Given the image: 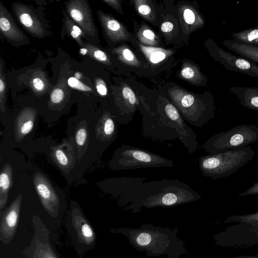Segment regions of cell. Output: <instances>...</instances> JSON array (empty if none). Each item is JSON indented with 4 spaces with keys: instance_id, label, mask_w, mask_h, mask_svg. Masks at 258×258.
<instances>
[{
    "instance_id": "6da1fadb",
    "label": "cell",
    "mask_w": 258,
    "mask_h": 258,
    "mask_svg": "<svg viewBox=\"0 0 258 258\" xmlns=\"http://www.w3.org/2000/svg\"><path fill=\"white\" fill-rule=\"evenodd\" d=\"M201 198L196 191L179 180L164 179L145 182L121 202L125 205L130 203L125 210L137 213L142 207H172L195 202Z\"/></svg>"
},
{
    "instance_id": "7a4b0ae2",
    "label": "cell",
    "mask_w": 258,
    "mask_h": 258,
    "mask_svg": "<svg viewBox=\"0 0 258 258\" xmlns=\"http://www.w3.org/2000/svg\"><path fill=\"white\" fill-rule=\"evenodd\" d=\"M110 231L125 236L133 247L145 251L149 256L166 255L168 258H178L186 252L175 229L146 224L138 228H113Z\"/></svg>"
},
{
    "instance_id": "3957f363",
    "label": "cell",
    "mask_w": 258,
    "mask_h": 258,
    "mask_svg": "<svg viewBox=\"0 0 258 258\" xmlns=\"http://www.w3.org/2000/svg\"><path fill=\"white\" fill-rule=\"evenodd\" d=\"M255 151L250 146L208 154L199 158L202 174L213 180L227 177L253 159Z\"/></svg>"
},
{
    "instance_id": "277c9868",
    "label": "cell",
    "mask_w": 258,
    "mask_h": 258,
    "mask_svg": "<svg viewBox=\"0 0 258 258\" xmlns=\"http://www.w3.org/2000/svg\"><path fill=\"white\" fill-rule=\"evenodd\" d=\"M170 92V97L183 118L192 125L202 127L214 117L215 101L210 92L197 95L177 88Z\"/></svg>"
},
{
    "instance_id": "5b68a950",
    "label": "cell",
    "mask_w": 258,
    "mask_h": 258,
    "mask_svg": "<svg viewBox=\"0 0 258 258\" xmlns=\"http://www.w3.org/2000/svg\"><path fill=\"white\" fill-rule=\"evenodd\" d=\"M171 159L138 147L122 144L116 150L110 163L116 170L146 168L172 167Z\"/></svg>"
},
{
    "instance_id": "8992f818",
    "label": "cell",
    "mask_w": 258,
    "mask_h": 258,
    "mask_svg": "<svg viewBox=\"0 0 258 258\" xmlns=\"http://www.w3.org/2000/svg\"><path fill=\"white\" fill-rule=\"evenodd\" d=\"M258 141V126L238 125L216 134L205 143L203 148L209 154L247 146Z\"/></svg>"
},
{
    "instance_id": "52a82bcc",
    "label": "cell",
    "mask_w": 258,
    "mask_h": 258,
    "mask_svg": "<svg viewBox=\"0 0 258 258\" xmlns=\"http://www.w3.org/2000/svg\"><path fill=\"white\" fill-rule=\"evenodd\" d=\"M66 227L80 257L87 251L95 248L96 235L94 229L78 205H71Z\"/></svg>"
},
{
    "instance_id": "ba28073f",
    "label": "cell",
    "mask_w": 258,
    "mask_h": 258,
    "mask_svg": "<svg viewBox=\"0 0 258 258\" xmlns=\"http://www.w3.org/2000/svg\"><path fill=\"white\" fill-rule=\"evenodd\" d=\"M210 55L226 69L258 78V64L225 51L211 39L205 42Z\"/></svg>"
},
{
    "instance_id": "9c48e42d",
    "label": "cell",
    "mask_w": 258,
    "mask_h": 258,
    "mask_svg": "<svg viewBox=\"0 0 258 258\" xmlns=\"http://www.w3.org/2000/svg\"><path fill=\"white\" fill-rule=\"evenodd\" d=\"M34 234L30 245L23 251L27 258H59L51 245L49 231L40 218H32Z\"/></svg>"
},
{
    "instance_id": "30bf717a",
    "label": "cell",
    "mask_w": 258,
    "mask_h": 258,
    "mask_svg": "<svg viewBox=\"0 0 258 258\" xmlns=\"http://www.w3.org/2000/svg\"><path fill=\"white\" fill-rule=\"evenodd\" d=\"M66 8L70 18L80 27L86 36L94 42H98L97 30L88 2L84 0L70 1L66 4Z\"/></svg>"
},
{
    "instance_id": "8fae6325",
    "label": "cell",
    "mask_w": 258,
    "mask_h": 258,
    "mask_svg": "<svg viewBox=\"0 0 258 258\" xmlns=\"http://www.w3.org/2000/svg\"><path fill=\"white\" fill-rule=\"evenodd\" d=\"M33 183L45 210L51 217H57L60 200L49 181L42 173L36 172L34 176Z\"/></svg>"
},
{
    "instance_id": "7c38bea8",
    "label": "cell",
    "mask_w": 258,
    "mask_h": 258,
    "mask_svg": "<svg viewBox=\"0 0 258 258\" xmlns=\"http://www.w3.org/2000/svg\"><path fill=\"white\" fill-rule=\"evenodd\" d=\"M12 7L16 18L28 33L38 38L45 37L46 31L43 24L29 6L17 2L14 3Z\"/></svg>"
},
{
    "instance_id": "4fadbf2b",
    "label": "cell",
    "mask_w": 258,
    "mask_h": 258,
    "mask_svg": "<svg viewBox=\"0 0 258 258\" xmlns=\"http://www.w3.org/2000/svg\"><path fill=\"white\" fill-rule=\"evenodd\" d=\"M21 202L22 196L20 195L1 214L0 240L5 244H9L15 235Z\"/></svg>"
},
{
    "instance_id": "5bb4252c",
    "label": "cell",
    "mask_w": 258,
    "mask_h": 258,
    "mask_svg": "<svg viewBox=\"0 0 258 258\" xmlns=\"http://www.w3.org/2000/svg\"><path fill=\"white\" fill-rule=\"evenodd\" d=\"M0 33L8 41L15 46L27 44L29 39L20 29L5 6L0 2Z\"/></svg>"
},
{
    "instance_id": "9a60e30c",
    "label": "cell",
    "mask_w": 258,
    "mask_h": 258,
    "mask_svg": "<svg viewBox=\"0 0 258 258\" xmlns=\"http://www.w3.org/2000/svg\"><path fill=\"white\" fill-rule=\"evenodd\" d=\"M103 33L106 38L114 43L131 40V34L111 15L101 10L97 12Z\"/></svg>"
},
{
    "instance_id": "2e32d148",
    "label": "cell",
    "mask_w": 258,
    "mask_h": 258,
    "mask_svg": "<svg viewBox=\"0 0 258 258\" xmlns=\"http://www.w3.org/2000/svg\"><path fill=\"white\" fill-rule=\"evenodd\" d=\"M110 112H105L101 117L96 126V133L100 140L106 144H110L117 136V125Z\"/></svg>"
},
{
    "instance_id": "e0dca14e",
    "label": "cell",
    "mask_w": 258,
    "mask_h": 258,
    "mask_svg": "<svg viewBox=\"0 0 258 258\" xmlns=\"http://www.w3.org/2000/svg\"><path fill=\"white\" fill-rule=\"evenodd\" d=\"M145 178L121 177L113 180L112 191L121 195V201L141 187L145 182Z\"/></svg>"
},
{
    "instance_id": "ac0fdd59",
    "label": "cell",
    "mask_w": 258,
    "mask_h": 258,
    "mask_svg": "<svg viewBox=\"0 0 258 258\" xmlns=\"http://www.w3.org/2000/svg\"><path fill=\"white\" fill-rule=\"evenodd\" d=\"M229 90L237 96L242 106L258 111V87H231Z\"/></svg>"
},
{
    "instance_id": "d6986e66",
    "label": "cell",
    "mask_w": 258,
    "mask_h": 258,
    "mask_svg": "<svg viewBox=\"0 0 258 258\" xmlns=\"http://www.w3.org/2000/svg\"><path fill=\"white\" fill-rule=\"evenodd\" d=\"M36 112L32 108L23 110L18 116L15 124L16 138L21 140L32 130Z\"/></svg>"
},
{
    "instance_id": "ffe728a7",
    "label": "cell",
    "mask_w": 258,
    "mask_h": 258,
    "mask_svg": "<svg viewBox=\"0 0 258 258\" xmlns=\"http://www.w3.org/2000/svg\"><path fill=\"white\" fill-rule=\"evenodd\" d=\"M222 43L227 48L238 55L258 64V46L240 43L229 39L224 40Z\"/></svg>"
},
{
    "instance_id": "44dd1931",
    "label": "cell",
    "mask_w": 258,
    "mask_h": 258,
    "mask_svg": "<svg viewBox=\"0 0 258 258\" xmlns=\"http://www.w3.org/2000/svg\"><path fill=\"white\" fill-rule=\"evenodd\" d=\"M13 182V169L10 164H6L0 174V210L1 214L5 208L10 188Z\"/></svg>"
},
{
    "instance_id": "7402d4cb",
    "label": "cell",
    "mask_w": 258,
    "mask_h": 258,
    "mask_svg": "<svg viewBox=\"0 0 258 258\" xmlns=\"http://www.w3.org/2000/svg\"><path fill=\"white\" fill-rule=\"evenodd\" d=\"M181 16L183 24L191 29L202 28L205 24V20L202 16L196 9L189 6L182 8Z\"/></svg>"
},
{
    "instance_id": "603a6c76",
    "label": "cell",
    "mask_w": 258,
    "mask_h": 258,
    "mask_svg": "<svg viewBox=\"0 0 258 258\" xmlns=\"http://www.w3.org/2000/svg\"><path fill=\"white\" fill-rule=\"evenodd\" d=\"M231 37L232 40L236 42L258 46V26L233 32L231 34Z\"/></svg>"
},
{
    "instance_id": "cb8c5ba5",
    "label": "cell",
    "mask_w": 258,
    "mask_h": 258,
    "mask_svg": "<svg viewBox=\"0 0 258 258\" xmlns=\"http://www.w3.org/2000/svg\"><path fill=\"white\" fill-rule=\"evenodd\" d=\"M180 74L184 80L200 85L205 86L207 82V77L201 73L199 69L191 64L184 66Z\"/></svg>"
},
{
    "instance_id": "d4e9b609",
    "label": "cell",
    "mask_w": 258,
    "mask_h": 258,
    "mask_svg": "<svg viewBox=\"0 0 258 258\" xmlns=\"http://www.w3.org/2000/svg\"><path fill=\"white\" fill-rule=\"evenodd\" d=\"M64 16L63 21L66 32L82 47L85 44L82 37H86V35L70 18L67 17L66 15Z\"/></svg>"
},
{
    "instance_id": "484cf974",
    "label": "cell",
    "mask_w": 258,
    "mask_h": 258,
    "mask_svg": "<svg viewBox=\"0 0 258 258\" xmlns=\"http://www.w3.org/2000/svg\"><path fill=\"white\" fill-rule=\"evenodd\" d=\"M81 53L88 54L90 57L105 64H111L107 54L100 48L90 44H84L80 49Z\"/></svg>"
},
{
    "instance_id": "4316f807",
    "label": "cell",
    "mask_w": 258,
    "mask_h": 258,
    "mask_svg": "<svg viewBox=\"0 0 258 258\" xmlns=\"http://www.w3.org/2000/svg\"><path fill=\"white\" fill-rule=\"evenodd\" d=\"M113 52L124 64L134 67H138L141 64L135 54L128 47L121 46L114 49Z\"/></svg>"
},
{
    "instance_id": "83f0119b",
    "label": "cell",
    "mask_w": 258,
    "mask_h": 258,
    "mask_svg": "<svg viewBox=\"0 0 258 258\" xmlns=\"http://www.w3.org/2000/svg\"><path fill=\"white\" fill-rule=\"evenodd\" d=\"M141 48L147 57V59L154 64L158 63L166 57L165 52L159 48L146 47L142 45H141Z\"/></svg>"
},
{
    "instance_id": "f1b7e54d",
    "label": "cell",
    "mask_w": 258,
    "mask_h": 258,
    "mask_svg": "<svg viewBox=\"0 0 258 258\" xmlns=\"http://www.w3.org/2000/svg\"><path fill=\"white\" fill-rule=\"evenodd\" d=\"M137 35L142 43L148 46H155L158 43L156 34L148 27L141 28L137 32Z\"/></svg>"
},
{
    "instance_id": "f546056e",
    "label": "cell",
    "mask_w": 258,
    "mask_h": 258,
    "mask_svg": "<svg viewBox=\"0 0 258 258\" xmlns=\"http://www.w3.org/2000/svg\"><path fill=\"white\" fill-rule=\"evenodd\" d=\"M135 7L139 14L145 19L150 20L154 16L151 7L146 1H134Z\"/></svg>"
},
{
    "instance_id": "4dcf8cb0",
    "label": "cell",
    "mask_w": 258,
    "mask_h": 258,
    "mask_svg": "<svg viewBox=\"0 0 258 258\" xmlns=\"http://www.w3.org/2000/svg\"><path fill=\"white\" fill-rule=\"evenodd\" d=\"M2 59L0 62V108L2 112L5 111V101L6 94V82L4 74Z\"/></svg>"
},
{
    "instance_id": "1f68e13d",
    "label": "cell",
    "mask_w": 258,
    "mask_h": 258,
    "mask_svg": "<svg viewBox=\"0 0 258 258\" xmlns=\"http://www.w3.org/2000/svg\"><path fill=\"white\" fill-rule=\"evenodd\" d=\"M53 156L56 162L61 167H67L70 164V159L67 154L61 149L54 150Z\"/></svg>"
},
{
    "instance_id": "d6a6232c",
    "label": "cell",
    "mask_w": 258,
    "mask_h": 258,
    "mask_svg": "<svg viewBox=\"0 0 258 258\" xmlns=\"http://www.w3.org/2000/svg\"><path fill=\"white\" fill-rule=\"evenodd\" d=\"M68 85L72 88L84 92H91L92 89L86 84L82 83L77 78L71 77L68 80Z\"/></svg>"
},
{
    "instance_id": "836d02e7",
    "label": "cell",
    "mask_w": 258,
    "mask_h": 258,
    "mask_svg": "<svg viewBox=\"0 0 258 258\" xmlns=\"http://www.w3.org/2000/svg\"><path fill=\"white\" fill-rule=\"evenodd\" d=\"M30 83L33 90L37 93L43 92L46 88L45 82L39 77H33Z\"/></svg>"
},
{
    "instance_id": "e575fe53",
    "label": "cell",
    "mask_w": 258,
    "mask_h": 258,
    "mask_svg": "<svg viewBox=\"0 0 258 258\" xmlns=\"http://www.w3.org/2000/svg\"><path fill=\"white\" fill-rule=\"evenodd\" d=\"M64 97L63 90L60 88H56L51 93L50 101L53 104H59L63 100Z\"/></svg>"
},
{
    "instance_id": "d590c367",
    "label": "cell",
    "mask_w": 258,
    "mask_h": 258,
    "mask_svg": "<svg viewBox=\"0 0 258 258\" xmlns=\"http://www.w3.org/2000/svg\"><path fill=\"white\" fill-rule=\"evenodd\" d=\"M87 137V132L85 128L81 127L76 134V141L77 145L82 146L85 143Z\"/></svg>"
},
{
    "instance_id": "8d00e7d4",
    "label": "cell",
    "mask_w": 258,
    "mask_h": 258,
    "mask_svg": "<svg viewBox=\"0 0 258 258\" xmlns=\"http://www.w3.org/2000/svg\"><path fill=\"white\" fill-rule=\"evenodd\" d=\"M102 2L111 7L121 15H123L121 8V1L117 0H102Z\"/></svg>"
},
{
    "instance_id": "74e56055",
    "label": "cell",
    "mask_w": 258,
    "mask_h": 258,
    "mask_svg": "<svg viewBox=\"0 0 258 258\" xmlns=\"http://www.w3.org/2000/svg\"><path fill=\"white\" fill-rule=\"evenodd\" d=\"M96 88L97 92L101 96H105L107 89L105 83L100 79H97L95 82Z\"/></svg>"
},
{
    "instance_id": "f35d334b",
    "label": "cell",
    "mask_w": 258,
    "mask_h": 258,
    "mask_svg": "<svg viewBox=\"0 0 258 258\" xmlns=\"http://www.w3.org/2000/svg\"><path fill=\"white\" fill-rule=\"evenodd\" d=\"M255 195H258V181L254 183L244 191L240 193L238 196H246Z\"/></svg>"
},
{
    "instance_id": "ab89813d",
    "label": "cell",
    "mask_w": 258,
    "mask_h": 258,
    "mask_svg": "<svg viewBox=\"0 0 258 258\" xmlns=\"http://www.w3.org/2000/svg\"><path fill=\"white\" fill-rule=\"evenodd\" d=\"M173 28V24L168 21L164 22L161 26V30L162 32L164 33H167L171 31Z\"/></svg>"
}]
</instances>
